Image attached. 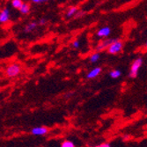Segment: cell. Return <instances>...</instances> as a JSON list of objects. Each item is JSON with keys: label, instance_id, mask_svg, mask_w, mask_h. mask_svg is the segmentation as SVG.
<instances>
[{"label": "cell", "instance_id": "obj_1", "mask_svg": "<svg viewBox=\"0 0 147 147\" xmlns=\"http://www.w3.org/2000/svg\"><path fill=\"white\" fill-rule=\"evenodd\" d=\"M143 63H144V61H143L142 57H138L133 61L130 65L129 77L131 78H136L138 75V71H139L140 68L142 67Z\"/></svg>", "mask_w": 147, "mask_h": 147}, {"label": "cell", "instance_id": "obj_2", "mask_svg": "<svg viewBox=\"0 0 147 147\" xmlns=\"http://www.w3.org/2000/svg\"><path fill=\"white\" fill-rule=\"evenodd\" d=\"M123 49V42L122 41H120L119 39H115V41L107 48V52L110 55H116L118 53L122 51Z\"/></svg>", "mask_w": 147, "mask_h": 147}, {"label": "cell", "instance_id": "obj_3", "mask_svg": "<svg viewBox=\"0 0 147 147\" xmlns=\"http://www.w3.org/2000/svg\"><path fill=\"white\" fill-rule=\"evenodd\" d=\"M21 72V67L19 63H11L5 69V75L8 78H15Z\"/></svg>", "mask_w": 147, "mask_h": 147}, {"label": "cell", "instance_id": "obj_4", "mask_svg": "<svg viewBox=\"0 0 147 147\" xmlns=\"http://www.w3.org/2000/svg\"><path fill=\"white\" fill-rule=\"evenodd\" d=\"M115 38L113 39V38H108V37H107V39L103 40V41H101V42H100L98 43V45L96 46V50H97V51H103V50H106L107 48H108V47L115 41Z\"/></svg>", "mask_w": 147, "mask_h": 147}, {"label": "cell", "instance_id": "obj_5", "mask_svg": "<svg viewBox=\"0 0 147 147\" xmlns=\"http://www.w3.org/2000/svg\"><path fill=\"white\" fill-rule=\"evenodd\" d=\"M49 133V129L45 126L34 127L31 129V134L34 136H45Z\"/></svg>", "mask_w": 147, "mask_h": 147}, {"label": "cell", "instance_id": "obj_6", "mask_svg": "<svg viewBox=\"0 0 147 147\" xmlns=\"http://www.w3.org/2000/svg\"><path fill=\"white\" fill-rule=\"evenodd\" d=\"M10 20V11L8 8H4L0 11V24H5Z\"/></svg>", "mask_w": 147, "mask_h": 147}, {"label": "cell", "instance_id": "obj_7", "mask_svg": "<svg viewBox=\"0 0 147 147\" xmlns=\"http://www.w3.org/2000/svg\"><path fill=\"white\" fill-rule=\"evenodd\" d=\"M110 34H111V28L109 26H103V28H100L97 31L96 35L99 38H107L110 35Z\"/></svg>", "mask_w": 147, "mask_h": 147}, {"label": "cell", "instance_id": "obj_8", "mask_svg": "<svg viewBox=\"0 0 147 147\" xmlns=\"http://www.w3.org/2000/svg\"><path fill=\"white\" fill-rule=\"evenodd\" d=\"M101 71H102V69L100 67H94L86 74V78L88 79H93L97 78L101 73Z\"/></svg>", "mask_w": 147, "mask_h": 147}, {"label": "cell", "instance_id": "obj_9", "mask_svg": "<svg viewBox=\"0 0 147 147\" xmlns=\"http://www.w3.org/2000/svg\"><path fill=\"white\" fill-rule=\"evenodd\" d=\"M19 11H20V13H21V14H23V15L28 14V13L31 11V5L29 3L23 2L22 5L20 6V8L19 9Z\"/></svg>", "mask_w": 147, "mask_h": 147}, {"label": "cell", "instance_id": "obj_10", "mask_svg": "<svg viewBox=\"0 0 147 147\" xmlns=\"http://www.w3.org/2000/svg\"><path fill=\"white\" fill-rule=\"evenodd\" d=\"M37 26H38V23L35 22V21H33V22H30L29 24H28L26 26H25V28H24V32L26 34H28V33H31L33 32L36 28H37Z\"/></svg>", "mask_w": 147, "mask_h": 147}, {"label": "cell", "instance_id": "obj_11", "mask_svg": "<svg viewBox=\"0 0 147 147\" xmlns=\"http://www.w3.org/2000/svg\"><path fill=\"white\" fill-rule=\"evenodd\" d=\"M78 8L77 6H71L70 7L67 11H66V18H71L75 15V13L78 11Z\"/></svg>", "mask_w": 147, "mask_h": 147}, {"label": "cell", "instance_id": "obj_12", "mask_svg": "<svg viewBox=\"0 0 147 147\" xmlns=\"http://www.w3.org/2000/svg\"><path fill=\"white\" fill-rule=\"evenodd\" d=\"M121 76H122V71H120V70L115 69V70L110 71V72H109V77H110L111 78H113V79L119 78Z\"/></svg>", "mask_w": 147, "mask_h": 147}, {"label": "cell", "instance_id": "obj_13", "mask_svg": "<svg viewBox=\"0 0 147 147\" xmlns=\"http://www.w3.org/2000/svg\"><path fill=\"white\" fill-rule=\"evenodd\" d=\"M100 58V53L99 52H94L93 54H92L89 57V60L92 63H97Z\"/></svg>", "mask_w": 147, "mask_h": 147}, {"label": "cell", "instance_id": "obj_14", "mask_svg": "<svg viewBox=\"0 0 147 147\" xmlns=\"http://www.w3.org/2000/svg\"><path fill=\"white\" fill-rule=\"evenodd\" d=\"M11 6L13 8L19 10L20 8V6L22 5V4H23V0H11Z\"/></svg>", "mask_w": 147, "mask_h": 147}, {"label": "cell", "instance_id": "obj_15", "mask_svg": "<svg viewBox=\"0 0 147 147\" xmlns=\"http://www.w3.org/2000/svg\"><path fill=\"white\" fill-rule=\"evenodd\" d=\"M61 146L62 147H74L75 144L71 140H63L61 144Z\"/></svg>", "mask_w": 147, "mask_h": 147}, {"label": "cell", "instance_id": "obj_16", "mask_svg": "<svg viewBox=\"0 0 147 147\" xmlns=\"http://www.w3.org/2000/svg\"><path fill=\"white\" fill-rule=\"evenodd\" d=\"M84 15H85V12H84L83 11H80V10L78 11H78L75 13V15H74L73 17H75L76 19H78V18H81V17H83Z\"/></svg>", "mask_w": 147, "mask_h": 147}, {"label": "cell", "instance_id": "obj_17", "mask_svg": "<svg viewBox=\"0 0 147 147\" xmlns=\"http://www.w3.org/2000/svg\"><path fill=\"white\" fill-rule=\"evenodd\" d=\"M71 46H72V48H73V49H78V48H79V46H80V42H79V41H78V40H76V41L72 42Z\"/></svg>", "mask_w": 147, "mask_h": 147}, {"label": "cell", "instance_id": "obj_18", "mask_svg": "<svg viewBox=\"0 0 147 147\" xmlns=\"http://www.w3.org/2000/svg\"><path fill=\"white\" fill-rule=\"evenodd\" d=\"M47 22H48L47 19L42 18V19H40V20L38 21V25H40V26H44V25L47 24Z\"/></svg>", "mask_w": 147, "mask_h": 147}, {"label": "cell", "instance_id": "obj_19", "mask_svg": "<svg viewBox=\"0 0 147 147\" xmlns=\"http://www.w3.org/2000/svg\"><path fill=\"white\" fill-rule=\"evenodd\" d=\"M98 147H110V144L109 143H104V144H100L98 145Z\"/></svg>", "mask_w": 147, "mask_h": 147}, {"label": "cell", "instance_id": "obj_20", "mask_svg": "<svg viewBox=\"0 0 147 147\" xmlns=\"http://www.w3.org/2000/svg\"><path fill=\"white\" fill-rule=\"evenodd\" d=\"M34 4H41L42 3V0H31Z\"/></svg>", "mask_w": 147, "mask_h": 147}, {"label": "cell", "instance_id": "obj_21", "mask_svg": "<svg viewBox=\"0 0 147 147\" xmlns=\"http://www.w3.org/2000/svg\"><path fill=\"white\" fill-rule=\"evenodd\" d=\"M47 1H49V0H42V2H47Z\"/></svg>", "mask_w": 147, "mask_h": 147}]
</instances>
